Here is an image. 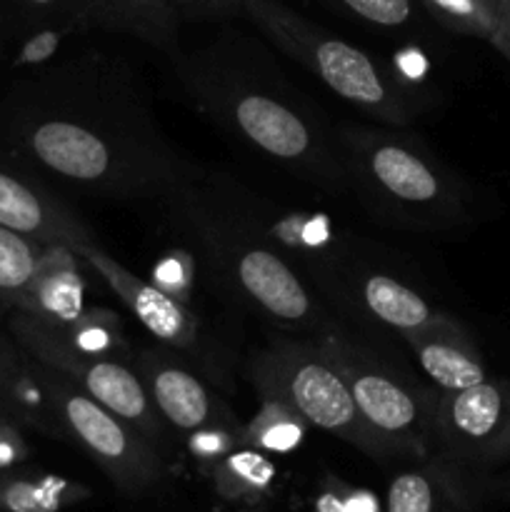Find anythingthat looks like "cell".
I'll use <instances>...</instances> for the list:
<instances>
[{
	"instance_id": "2",
	"label": "cell",
	"mask_w": 510,
	"mask_h": 512,
	"mask_svg": "<svg viewBox=\"0 0 510 512\" xmlns=\"http://www.w3.org/2000/svg\"><path fill=\"white\" fill-rule=\"evenodd\" d=\"M175 58L185 93L225 133L298 178L348 193L338 135L278 70L235 43Z\"/></svg>"
},
{
	"instance_id": "1",
	"label": "cell",
	"mask_w": 510,
	"mask_h": 512,
	"mask_svg": "<svg viewBox=\"0 0 510 512\" xmlns=\"http://www.w3.org/2000/svg\"><path fill=\"white\" fill-rule=\"evenodd\" d=\"M0 138L33 168L105 198L170 195L190 175L125 65L88 53L0 100Z\"/></svg>"
},
{
	"instance_id": "17",
	"label": "cell",
	"mask_w": 510,
	"mask_h": 512,
	"mask_svg": "<svg viewBox=\"0 0 510 512\" xmlns=\"http://www.w3.org/2000/svg\"><path fill=\"white\" fill-rule=\"evenodd\" d=\"M78 260L75 250L68 245H48L15 310L50 328L73 325L88 310L83 303L85 285Z\"/></svg>"
},
{
	"instance_id": "6",
	"label": "cell",
	"mask_w": 510,
	"mask_h": 512,
	"mask_svg": "<svg viewBox=\"0 0 510 512\" xmlns=\"http://www.w3.org/2000/svg\"><path fill=\"white\" fill-rule=\"evenodd\" d=\"M183 188L218 218L238 225L263 245L273 248L298 270L313 275L320 285L338 290L355 263L343 253V238L325 218L303 210L280 208L278 203L248 193L225 178H203L190 173Z\"/></svg>"
},
{
	"instance_id": "16",
	"label": "cell",
	"mask_w": 510,
	"mask_h": 512,
	"mask_svg": "<svg viewBox=\"0 0 510 512\" xmlns=\"http://www.w3.org/2000/svg\"><path fill=\"white\" fill-rule=\"evenodd\" d=\"M403 340L440 393L470 388L490 378L483 355L455 318L405 335Z\"/></svg>"
},
{
	"instance_id": "3",
	"label": "cell",
	"mask_w": 510,
	"mask_h": 512,
	"mask_svg": "<svg viewBox=\"0 0 510 512\" xmlns=\"http://www.w3.org/2000/svg\"><path fill=\"white\" fill-rule=\"evenodd\" d=\"M335 135L350 193L378 218L410 230H450L468 218L463 183L415 135L390 125H345Z\"/></svg>"
},
{
	"instance_id": "21",
	"label": "cell",
	"mask_w": 510,
	"mask_h": 512,
	"mask_svg": "<svg viewBox=\"0 0 510 512\" xmlns=\"http://www.w3.org/2000/svg\"><path fill=\"white\" fill-rule=\"evenodd\" d=\"M308 423L273 398H263L258 413L243 428V445L260 450V453H290L303 443Z\"/></svg>"
},
{
	"instance_id": "7",
	"label": "cell",
	"mask_w": 510,
	"mask_h": 512,
	"mask_svg": "<svg viewBox=\"0 0 510 512\" xmlns=\"http://www.w3.org/2000/svg\"><path fill=\"white\" fill-rule=\"evenodd\" d=\"M250 380L263 398L280 400L308 425L348 440L370 455H388L363 423L348 385L315 340H273L255 355Z\"/></svg>"
},
{
	"instance_id": "15",
	"label": "cell",
	"mask_w": 510,
	"mask_h": 512,
	"mask_svg": "<svg viewBox=\"0 0 510 512\" xmlns=\"http://www.w3.org/2000/svg\"><path fill=\"white\" fill-rule=\"evenodd\" d=\"M158 415L183 433L230 420L218 398L200 383L198 375L185 370L175 360L158 353H143L135 365Z\"/></svg>"
},
{
	"instance_id": "13",
	"label": "cell",
	"mask_w": 510,
	"mask_h": 512,
	"mask_svg": "<svg viewBox=\"0 0 510 512\" xmlns=\"http://www.w3.org/2000/svg\"><path fill=\"white\" fill-rule=\"evenodd\" d=\"M0 225L43 245L90 243V230L35 175L0 150Z\"/></svg>"
},
{
	"instance_id": "20",
	"label": "cell",
	"mask_w": 510,
	"mask_h": 512,
	"mask_svg": "<svg viewBox=\"0 0 510 512\" xmlns=\"http://www.w3.org/2000/svg\"><path fill=\"white\" fill-rule=\"evenodd\" d=\"M48 245L0 225V315L18 308Z\"/></svg>"
},
{
	"instance_id": "27",
	"label": "cell",
	"mask_w": 510,
	"mask_h": 512,
	"mask_svg": "<svg viewBox=\"0 0 510 512\" xmlns=\"http://www.w3.org/2000/svg\"><path fill=\"white\" fill-rule=\"evenodd\" d=\"M238 443H243V433H238L230 420H220V423H213L208 428H200L195 433H190V450L198 458H225L230 450H235Z\"/></svg>"
},
{
	"instance_id": "11",
	"label": "cell",
	"mask_w": 510,
	"mask_h": 512,
	"mask_svg": "<svg viewBox=\"0 0 510 512\" xmlns=\"http://www.w3.org/2000/svg\"><path fill=\"white\" fill-rule=\"evenodd\" d=\"M435 438L453 458L495 465L510 455V383L485 378L450 393H435Z\"/></svg>"
},
{
	"instance_id": "22",
	"label": "cell",
	"mask_w": 510,
	"mask_h": 512,
	"mask_svg": "<svg viewBox=\"0 0 510 512\" xmlns=\"http://www.w3.org/2000/svg\"><path fill=\"white\" fill-rule=\"evenodd\" d=\"M273 480V463L255 448L230 450L215 465V485L228 498H253V495L265 493Z\"/></svg>"
},
{
	"instance_id": "4",
	"label": "cell",
	"mask_w": 510,
	"mask_h": 512,
	"mask_svg": "<svg viewBox=\"0 0 510 512\" xmlns=\"http://www.w3.org/2000/svg\"><path fill=\"white\" fill-rule=\"evenodd\" d=\"M195 233L210 270L235 300L253 313L265 315L288 328L320 333L328 318L305 285L303 273L273 248L255 240L238 225L218 218L180 185L168 195Z\"/></svg>"
},
{
	"instance_id": "31",
	"label": "cell",
	"mask_w": 510,
	"mask_h": 512,
	"mask_svg": "<svg viewBox=\"0 0 510 512\" xmlns=\"http://www.w3.org/2000/svg\"><path fill=\"white\" fill-rule=\"evenodd\" d=\"M493 48L510 63V0H500V28L493 40Z\"/></svg>"
},
{
	"instance_id": "25",
	"label": "cell",
	"mask_w": 510,
	"mask_h": 512,
	"mask_svg": "<svg viewBox=\"0 0 510 512\" xmlns=\"http://www.w3.org/2000/svg\"><path fill=\"white\" fill-rule=\"evenodd\" d=\"M385 512H435V483L423 473H403L390 483Z\"/></svg>"
},
{
	"instance_id": "8",
	"label": "cell",
	"mask_w": 510,
	"mask_h": 512,
	"mask_svg": "<svg viewBox=\"0 0 510 512\" xmlns=\"http://www.w3.org/2000/svg\"><path fill=\"white\" fill-rule=\"evenodd\" d=\"M313 340L345 380L360 418L385 453L423 455L430 435H435V395L413 388L333 323L315 333Z\"/></svg>"
},
{
	"instance_id": "33",
	"label": "cell",
	"mask_w": 510,
	"mask_h": 512,
	"mask_svg": "<svg viewBox=\"0 0 510 512\" xmlns=\"http://www.w3.org/2000/svg\"><path fill=\"white\" fill-rule=\"evenodd\" d=\"M315 512H350L348 505H345V498L335 490H325V493L318 495L315 500Z\"/></svg>"
},
{
	"instance_id": "19",
	"label": "cell",
	"mask_w": 510,
	"mask_h": 512,
	"mask_svg": "<svg viewBox=\"0 0 510 512\" xmlns=\"http://www.w3.org/2000/svg\"><path fill=\"white\" fill-rule=\"evenodd\" d=\"M83 493L60 475L0 470V512H60Z\"/></svg>"
},
{
	"instance_id": "30",
	"label": "cell",
	"mask_w": 510,
	"mask_h": 512,
	"mask_svg": "<svg viewBox=\"0 0 510 512\" xmlns=\"http://www.w3.org/2000/svg\"><path fill=\"white\" fill-rule=\"evenodd\" d=\"M23 360L25 350L15 343L13 335H10V338H3V335H0V400L8 393L10 383H13V378L18 375Z\"/></svg>"
},
{
	"instance_id": "5",
	"label": "cell",
	"mask_w": 510,
	"mask_h": 512,
	"mask_svg": "<svg viewBox=\"0 0 510 512\" xmlns=\"http://www.w3.org/2000/svg\"><path fill=\"white\" fill-rule=\"evenodd\" d=\"M243 13L340 100L390 128L410 125L415 110L408 93L373 55L305 20L283 0H243Z\"/></svg>"
},
{
	"instance_id": "14",
	"label": "cell",
	"mask_w": 510,
	"mask_h": 512,
	"mask_svg": "<svg viewBox=\"0 0 510 512\" xmlns=\"http://www.w3.org/2000/svg\"><path fill=\"white\" fill-rule=\"evenodd\" d=\"M335 293H338L345 303L353 305L358 313L368 315L373 323L393 330L400 338H405V335L410 333H418V330H425L430 328V325H438L450 318L443 310L433 308L418 290L405 285L403 280H398L395 275L378 273V270L363 273V270L353 265V268L345 273V278L340 280Z\"/></svg>"
},
{
	"instance_id": "10",
	"label": "cell",
	"mask_w": 510,
	"mask_h": 512,
	"mask_svg": "<svg viewBox=\"0 0 510 512\" xmlns=\"http://www.w3.org/2000/svg\"><path fill=\"white\" fill-rule=\"evenodd\" d=\"M53 433L68 435L120 488L140 493L160 475L158 455L135 425L43 365Z\"/></svg>"
},
{
	"instance_id": "18",
	"label": "cell",
	"mask_w": 510,
	"mask_h": 512,
	"mask_svg": "<svg viewBox=\"0 0 510 512\" xmlns=\"http://www.w3.org/2000/svg\"><path fill=\"white\" fill-rule=\"evenodd\" d=\"M90 28L125 33L168 55H180V18L170 0H83Z\"/></svg>"
},
{
	"instance_id": "29",
	"label": "cell",
	"mask_w": 510,
	"mask_h": 512,
	"mask_svg": "<svg viewBox=\"0 0 510 512\" xmlns=\"http://www.w3.org/2000/svg\"><path fill=\"white\" fill-rule=\"evenodd\" d=\"M170 5L180 20H218L243 13V0H170Z\"/></svg>"
},
{
	"instance_id": "23",
	"label": "cell",
	"mask_w": 510,
	"mask_h": 512,
	"mask_svg": "<svg viewBox=\"0 0 510 512\" xmlns=\"http://www.w3.org/2000/svg\"><path fill=\"white\" fill-rule=\"evenodd\" d=\"M450 33L488 40L493 45L500 28V0H420Z\"/></svg>"
},
{
	"instance_id": "12",
	"label": "cell",
	"mask_w": 510,
	"mask_h": 512,
	"mask_svg": "<svg viewBox=\"0 0 510 512\" xmlns=\"http://www.w3.org/2000/svg\"><path fill=\"white\" fill-rule=\"evenodd\" d=\"M75 255L100 275V280L118 295L120 303L140 320V325L155 340L173 350L198 348L200 323L198 315L188 305L160 290L158 285L138 278L133 270H128L113 255L105 253L95 240L78 245Z\"/></svg>"
},
{
	"instance_id": "28",
	"label": "cell",
	"mask_w": 510,
	"mask_h": 512,
	"mask_svg": "<svg viewBox=\"0 0 510 512\" xmlns=\"http://www.w3.org/2000/svg\"><path fill=\"white\" fill-rule=\"evenodd\" d=\"M30 445L18 420L0 415V470H13L28 460Z\"/></svg>"
},
{
	"instance_id": "24",
	"label": "cell",
	"mask_w": 510,
	"mask_h": 512,
	"mask_svg": "<svg viewBox=\"0 0 510 512\" xmlns=\"http://www.w3.org/2000/svg\"><path fill=\"white\" fill-rule=\"evenodd\" d=\"M75 33L68 25H45V28H35L30 33L20 35L18 45H15L13 55H10V68L13 70H38L48 65L50 60L58 55L60 45Z\"/></svg>"
},
{
	"instance_id": "9",
	"label": "cell",
	"mask_w": 510,
	"mask_h": 512,
	"mask_svg": "<svg viewBox=\"0 0 510 512\" xmlns=\"http://www.w3.org/2000/svg\"><path fill=\"white\" fill-rule=\"evenodd\" d=\"M8 330L30 358L78 385L85 395L135 425L148 440L160 438V415L150 403L143 380L115 355L75 348L48 325L20 310L8 315Z\"/></svg>"
},
{
	"instance_id": "26",
	"label": "cell",
	"mask_w": 510,
	"mask_h": 512,
	"mask_svg": "<svg viewBox=\"0 0 510 512\" xmlns=\"http://www.w3.org/2000/svg\"><path fill=\"white\" fill-rule=\"evenodd\" d=\"M333 3L375 28H405L413 20V0H333Z\"/></svg>"
},
{
	"instance_id": "32",
	"label": "cell",
	"mask_w": 510,
	"mask_h": 512,
	"mask_svg": "<svg viewBox=\"0 0 510 512\" xmlns=\"http://www.w3.org/2000/svg\"><path fill=\"white\" fill-rule=\"evenodd\" d=\"M343 498L350 512H378V503H375L373 495L365 493V490H355V493L343 495Z\"/></svg>"
}]
</instances>
